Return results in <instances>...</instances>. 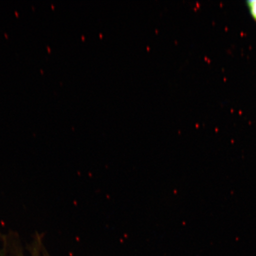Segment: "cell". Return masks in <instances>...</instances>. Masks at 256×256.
<instances>
[{
	"instance_id": "1",
	"label": "cell",
	"mask_w": 256,
	"mask_h": 256,
	"mask_svg": "<svg viewBox=\"0 0 256 256\" xmlns=\"http://www.w3.org/2000/svg\"><path fill=\"white\" fill-rule=\"evenodd\" d=\"M248 6L252 18L256 22V0L255 1H249L247 2Z\"/></svg>"
}]
</instances>
